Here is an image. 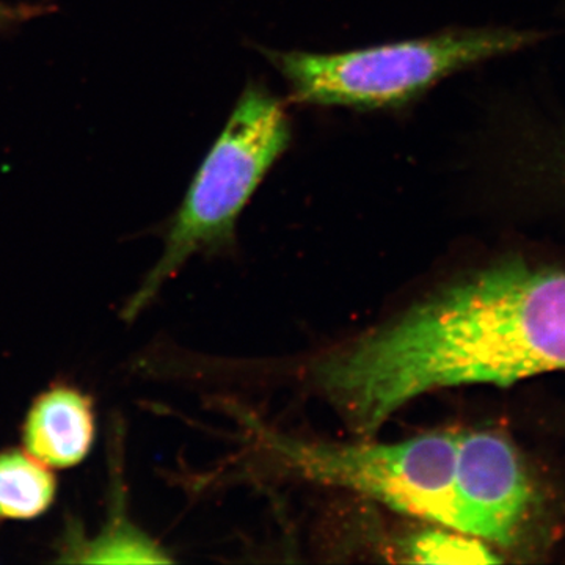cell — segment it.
Wrapping results in <instances>:
<instances>
[{
  "mask_svg": "<svg viewBox=\"0 0 565 565\" xmlns=\"http://www.w3.org/2000/svg\"><path fill=\"white\" fill-rule=\"evenodd\" d=\"M565 371V273L490 267L323 353L311 386L348 429L371 437L415 397L505 386Z\"/></svg>",
  "mask_w": 565,
  "mask_h": 565,
  "instance_id": "obj_1",
  "label": "cell"
},
{
  "mask_svg": "<svg viewBox=\"0 0 565 565\" xmlns=\"http://www.w3.org/2000/svg\"><path fill=\"white\" fill-rule=\"evenodd\" d=\"M291 139V118L285 104L266 85L248 84L193 174L167 228L161 258L125 303V321L139 318L193 256L234 243L241 214Z\"/></svg>",
  "mask_w": 565,
  "mask_h": 565,
  "instance_id": "obj_2",
  "label": "cell"
},
{
  "mask_svg": "<svg viewBox=\"0 0 565 565\" xmlns=\"http://www.w3.org/2000/svg\"><path fill=\"white\" fill-rule=\"evenodd\" d=\"M530 32L460 29L332 54L263 50L292 98L308 106L403 109L438 82L533 43Z\"/></svg>",
  "mask_w": 565,
  "mask_h": 565,
  "instance_id": "obj_3",
  "label": "cell"
},
{
  "mask_svg": "<svg viewBox=\"0 0 565 565\" xmlns=\"http://www.w3.org/2000/svg\"><path fill=\"white\" fill-rule=\"evenodd\" d=\"M253 438L297 478L341 487L394 511L460 531L457 435L429 434L399 444H323L292 437L241 414Z\"/></svg>",
  "mask_w": 565,
  "mask_h": 565,
  "instance_id": "obj_4",
  "label": "cell"
},
{
  "mask_svg": "<svg viewBox=\"0 0 565 565\" xmlns=\"http://www.w3.org/2000/svg\"><path fill=\"white\" fill-rule=\"evenodd\" d=\"M460 533L509 545L525 519L530 482L514 446L497 434L457 435Z\"/></svg>",
  "mask_w": 565,
  "mask_h": 565,
  "instance_id": "obj_5",
  "label": "cell"
},
{
  "mask_svg": "<svg viewBox=\"0 0 565 565\" xmlns=\"http://www.w3.org/2000/svg\"><path fill=\"white\" fill-rule=\"evenodd\" d=\"M20 434L22 448L52 470L77 467L98 437L95 399L81 386L54 382L29 405Z\"/></svg>",
  "mask_w": 565,
  "mask_h": 565,
  "instance_id": "obj_6",
  "label": "cell"
},
{
  "mask_svg": "<svg viewBox=\"0 0 565 565\" xmlns=\"http://www.w3.org/2000/svg\"><path fill=\"white\" fill-rule=\"evenodd\" d=\"M55 470L24 448L0 449V525L32 522L57 500Z\"/></svg>",
  "mask_w": 565,
  "mask_h": 565,
  "instance_id": "obj_7",
  "label": "cell"
},
{
  "mask_svg": "<svg viewBox=\"0 0 565 565\" xmlns=\"http://www.w3.org/2000/svg\"><path fill=\"white\" fill-rule=\"evenodd\" d=\"M404 555L411 563L423 564H493L500 557L490 546L475 535L451 530L419 531L405 539Z\"/></svg>",
  "mask_w": 565,
  "mask_h": 565,
  "instance_id": "obj_8",
  "label": "cell"
},
{
  "mask_svg": "<svg viewBox=\"0 0 565 565\" xmlns=\"http://www.w3.org/2000/svg\"><path fill=\"white\" fill-rule=\"evenodd\" d=\"M50 6H35V3H9L0 0V31H9L14 25L35 20L41 14L50 13Z\"/></svg>",
  "mask_w": 565,
  "mask_h": 565,
  "instance_id": "obj_9",
  "label": "cell"
}]
</instances>
